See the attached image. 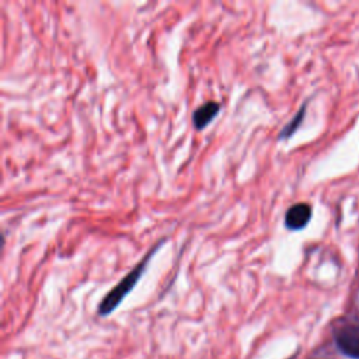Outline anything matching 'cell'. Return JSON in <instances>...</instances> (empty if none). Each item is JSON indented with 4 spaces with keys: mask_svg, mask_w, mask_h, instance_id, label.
Returning <instances> with one entry per match:
<instances>
[{
    "mask_svg": "<svg viewBox=\"0 0 359 359\" xmlns=\"http://www.w3.org/2000/svg\"><path fill=\"white\" fill-rule=\"evenodd\" d=\"M164 241H165V238H161L156 244H153V247L143 255V258L116 283V286H114L104 296V299L98 304L100 316H108L109 313H112L121 304V302L132 292L135 285L139 282L142 275L146 272V268H147L153 254L164 244Z\"/></svg>",
    "mask_w": 359,
    "mask_h": 359,
    "instance_id": "6da1fadb",
    "label": "cell"
},
{
    "mask_svg": "<svg viewBox=\"0 0 359 359\" xmlns=\"http://www.w3.org/2000/svg\"><path fill=\"white\" fill-rule=\"evenodd\" d=\"M311 219V206L309 203L300 202L292 205L285 213V226L289 230H300L306 227V224Z\"/></svg>",
    "mask_w": 359,
    "mask_h": 359,
    "instance_id": "7a4b0ae2",
    "label": "cell"
},
{
    "mask_svg": "<svg viewBox=\"0 0 359 359\" xmlns=\"http://www.w3.org/2000/svg\"><path fill=\"white\" fill-rule=\"evenodd\" d=\"M337 344L339 349L353 358H359V327L346 325L337 334Z\"/></svg>",
    "mask_w": 359,
    "mask_h": 359,
    "instance_id": "3957f363",
    "label": "cell"
},
{
    "mask_svg": "<svg viewBox=\"0 0 359 359\" xmlns=\"http://www.w3.org/2000/svg\"><path fill=\"white\" fill-rule=\"evenodd\" d=\"M220 104L216 101H208L198 107L192 114V125L196 130L205 129L220 112Z\"/></svg>",
    "mask_w": 359,
    "mask_h": 359,
    "instance_id": "277c9868",
    "label": "cell"
},
{
    "mask_svg": "<svg viewBox=\"0 0 359 359\" xmlns=\"http://www.w3.org/2000/svg\"><path fill=\"white\" fill-rule=\"evenodd\" d=\"M304 114H306V104L302 105V108L294 115V118L279 132V139H289L297 130V128L300 126V123H302V121L304 118Z\"/></svg>",
    "mask_w": 359,
    "mask_h": 359,
    "instance_id": "5b68a950",
    "label": "cell"
}]
</instances>
